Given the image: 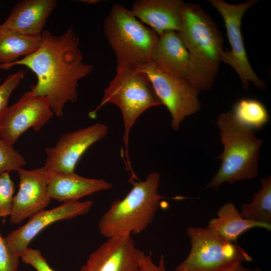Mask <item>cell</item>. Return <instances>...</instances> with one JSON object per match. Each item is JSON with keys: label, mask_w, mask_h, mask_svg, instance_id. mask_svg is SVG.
<instances>
[{"label": "cell", "mask_w": 271, "mask_h": 271, "mask_svg": "<svg viewBox=\"0 0 271 271\" xmlns=\"http://www.w3.org/2000/svg\"><path fill=\"white\" fill-rule=\"evenodd\" d=\"M143 70L157 96L170 112L172 128L177 130L186 116L199 110V91L187 80L162 71L151 60Z\"/></svg>", "instance_id": "obj_9"}, {"label": "cell", "mask_w": 271, "mask_h": 271, "mask_svg": "<svg viewBox=\"0 0 271 271\" xmlns=\"http://www.w3.org/2000/svg\"><path fill=\"white\" fill-rule=\"evenodd\" d=\"M231 111L239 123L251 130L261 128L269 119L268 112L263 104L253 98L239 99L234 104Z\"/></svg>", "instance_id": "obj_22"}, {"label": "cell", "mask_w": 271, "mask_h": 271, "mask_svg": "<svg viewBox=\"0 0 271 271\" xmlns=\"http://www.w3.org/2000/svg\"><path fill=\"white\" fill-rule=\"evenodd\" d=\"M178 33L190 57L187 80L199 92L209 89L224 51L223 37L217 26L199 5L184 3Z\"/></svg>", "instance_id": "obj_2"}, {"label": "cell", "mask_w": 271, "mask_h": 271, "mask_svg": "<svg viewBox=\"0 0 271 271\" xmlns=\"http://www.w3.org/2000/svg\"><path fill=\"white\" fill-rule=\"evenodd\" d=\"M261 189L255 193L252 201L243 204L240 213L245 219L271 224V177L262 178Z\"/></svg>", "instance_id": "obj_21"}, {"label": "cell", "mask_w": 271, "mask_h": 271, "mask_svg": "<svg viewBox=\"0 0 271 271\" xmlns=\"http://www.w3.org/2000/svg\"><path fill=\"white\" fill-rule=\"evenodd\" d=\"M184 2L181 0H137L131 11L159 36L180 29Z\"/></svg>", "instance_id": "obj_15"}, {"label": "cell", "mask_w": 271, "mask_h": 271, "mask_svg": "<svg viewBox=\"0 0 271 271\" xmlns=\"http://www.w3.org/2000/svg\"><path fill=\"white\" fill-rule=\"evenodd\" d=\"M80 1L88 4H95L100 2L99 0H82Z\"/></svg>", "instance_id": "obj_30"}, {"label": "cell", "mask_w": 271, "mask_h": 271, "mask_svg": "<svg viewBox=\"0 0 271 271\" xmlns=\"http://www.w3.org/2000/svg\"><path fill=\"white\" fill-rule=\"evenodd\" d=\"M92 205L91 200L74 201L63 202L51 209H43L32 216L26 223L4 238L7 245L14 255L20 257L31 241L44 228L55 222L85 214Z\"/></svg>", "instance_id": "obj_12"}, {"label": "cell", "mask_w": 271, "mask_h": 271, "mask_svg": "<svg viewBox=\"0 0 271 271\" xmlns=\"http://www.w3.org/2000/svg\"><path fill=\"white\" fill-rule=\"evenodd\" d=\"M25 76L22 70L8 75L0 85V120L8 108V102L13 91L19 86Z\"/></svg>", "instance_id": "obj_25"}, {"label": "cell", "mask_w": 271, "mask_h": 271, "mask_svg": "<svg viewBox=\"0 0 271 271\" xmlns=\"http://www.w3.org/2000/svg\"><path fill=\"white\" fill-rule=\"evenodd\" d=\"M108 131L106 124L97 122L63 134L54 147L46 148L44 166L51 173L75 172L76 164L85 152L104 138Z\"/></svg>", "instance_id": "obj_11"}, {"label": "cell", "mask_w": 271, "mask_h": 271, "mask_svg": "<svg viewBox=\"0 0 271 271\" xmlns=\"http://www.w3.org/2000/svg\"><path fill=\"white\" fill-rule=\"evenodd\" d=\"M26 164L25 158L11 145L0 137V174L18 171Z\"/></svg>", "instance_id": "obj_23"}, {"label": "cell", "mask_w": 271, "mask_h": 271, "mask_svg": "<svg viewBox=\"0 0 271 271\" xmlns=\"http://www.w3.org/2000/svg\"><path fill=\"white\" fill-rule=\"evenodd\" d=\"M103 26L117 65L143 69L148 64L158 35L140 21L131 10L113 5Z\"/></svg>", "instance_id": "obj_6"}, {"label": "cell", "mask_w": 271, "mask_h": 271, "mask_svg": "<svg viewBox=\"0 0 271 271\" xmlns=\"http://www.w3.org/2000/svg\"><path fill=\"white\" fill-rule=\"evenodd\" d=\"M139 250L131 235L107 238L79 271H140Z\"/></svg>", "instance_id": "obj_14"}, {"label": "cell", "mask_w": 271, "mask_h": 271, "mask_svg": "<svg viewBox=\"0 0 271 271\" xmlns=\"http://www.w3.org/2000/svg\"><path fill=\"white\" fill-rule=\"evenodd\" d=\"M151 60L162 71L187 80L190 57L177 32L167 31L158 36L151 53Z\"/></svg>", "instance_id": "obj_17"}, {"label": "cell", "mask_w": 271, "mask_h": 271, "mask_svg": "<svg viewBox=\"0 0 271 271\" xmlns=\"http://www.w3.org/2000/svg\"><path fill=\"white\" fill-rule=\"evenodd\" d=\"M20 259L11 251L0 234V271H18Z\"/></svg>", "instance_id": "obj_27"}, {"label": "cell", "mask_w": 271, "mask_h": 271, "mask_svg": "<svg viewBox=\"0 0 271 271\" xmlns=\"http://www.w3.org/2000/svg\"><path fill=\"white\" fill-rule=\"evenodd\" d=\"M53 115L46 97L35 95L30 90L27 91L15 103L8 107L1 118L0 137L14 145L29 128L39 131Z\"/></svg>", "instance_id": "obj_10"}, {"label": "cell", "mask_w": 271, "mask_h": 271, "mask_svg": "<svg viewBox=\"0 0 271 271\" xmlns=\"http://www.w3.org/2000/svg\"><path fill=\"white\" fill-rule=\"evenodd\" d=\"M222 16L231 49L223 51L221 62L229 65L236 71L244 89L252 82L260 89L265 84L255 73L248 59L241 33L242 20L246 11L257 3L249 0L238 4H230L222 0L208 1Z\"/></svg>", "instance_id": "obj_8"}, {"label": "cell", "mask_w": 271, "mask_h": 271, "mask_svg": "<svg viewBox=\"0 0 271 271\" xmlns=\"http://www.w3.org/2000/svg\"><path fill=\"white\" fill-rule=\"evenodd\" d=\"M206 228L224 240L236 243L239 237L246 231L254 228L270 231L271 224L244 218L233 203L227 202L220 207L217 216L209 221Z\"/></svg>", "instance_id": "obj_19"}, {"label": "cell", "mask_w": 271, "mask_h": 271, "mask_svg": "<svg viewBox=\"0 0 271 271\" xmlns=\"http://www.w3.org/2000/svg\"><path fill=\"white\" fill-rule=\"evenodd\" d=\"M229 271H261L259 267H255L254 268H250L245 266H244L242 264H240L234 268Z\"/></svg>", "instance_id": "obj_29"}, {"label": "cell", "mask_w": 271, "mask_h": 271, "mask_svg": "<svg viewBox=\"0 0 271 271\" xmlns=\"http://www.w3.org/2000/svg\"><path fill=\"white\" fill-rule=\"evenodd\" d=\"M107 103L117 106L121 112L125 156L129 166L128 147L131 129L146 110L163 104L143 69L118 65L115 76L104 90L100 104L89 113V117H95L97 112Z\"/></svg>", "instance_id": "obj_5"}, {"label": "cell", "mask_w": 271, "mask_h": 271, "mask_svg": "<svg viewBox=\"0 0 271 271\" xmlns=\"http://www.w3.org/2000/svg\"><path fill=\"white\" fill-rule=\"evenodd\" d=\"M112 184L102 179L87 178L75 172L52 173L48 191L51 199L59 202L78 201L82 197L112 188Z\"/></svg>", "instance_id": "obj_18"}, {"label": "cell", "mask_w": 271, "mask_h": 271, "mask_svg": "<svg viewBox=\"0 0 271 271\" xmlns=\"http://www.w3.org/2000/svg\"><path fill=\"white\" fill-rule=\"evenodd\" d=\"M217 125L224 148L218 158L221 165L206 188L217 190L224 182L232 184L256 177L262 141L255 136L252 130L239 123L231 111L219 115Z\"/></svg>", "instance_id": "obj_4"}, {"label": "cell", "mask_w": 271, "mask_h": 271, "mask_svg": "<svg viewBox=\"0 0 271 271\" xmlns=\"http://www.w3.org/2000/svg\"><path fill=\"white\" fill-rule=\"evenodd\" d=\"M186 233L191 249L176 271H229L252 260L236 243L224 240L206 227L189 226Z\"/></svg>", "instance_id": "obj_7"}, {"label": "cell", "mask_w": 271, "mask_h": 271, "mask_svg": "<svg viewBox=\"0 0 271 271\" xmlns=\"http://www.w3.org/2000/svg\"><path fill=\"white\" fill-rule=\"evenodd\" d=\"M18 65L26 66L35 74L37 83L30 91L46 97L57 117L63 115L68 102L77 101L79 81L93 69L92 65L83 62L80 38L72 27L59 35L44 30L37 50L14 62L0 65V70Z\"/></svg>", "instance_id": "obj_1"}, {"label": "cell", "mask_w": 271, "mask_h": 271, "mask_svg": "<svg viewBox=\"0 0 271 271\" xmlns=\"http://www.w3.org/2000/svg\"><path fill=\"white\" fill-rule=\"evenodd\" d=\"M160 175L150 173L144 181H132V187L121 199H115L102 216L98 227L107 238L139 233L153 221L163 197L159 193Z\"/></svg>", "instance_id": "obj_3"}, {"label": "cell", "mask_w": 271, "mask_h": 271, "mask_svg": "<svg viewBox=\"0 0 271 271\" xmlns=\"http://www.w3.org/2000/svg\"><path fill=\"white\" fill-rule=\"evenodd\" d=\"M20 259L37 271H55L49 265L39 249L27 247L21 254Z\"/></svg>", "instance_id": "obj_26"}, {"label": "cell", "mask_w": 271, "mask_h": 271, "mask_svg": "<svg viewBox=\"0 0 271 271\" xmlns=\"http://www.w3.org/2000/svg\"><path fill=\"white\" fill-rule=\"evenodd\" d=\"M1 4H0V14H1Z\"/></svg>", "instance_id": "obj_31"}, {"label": "cell", "mask_w": 271, "mask_h": 271, "mask_svg": "<svg viewBox=\"0 0 271 271\" xmlns=\"http://www.w3.org/2000/svg\"><path fill=\"white\" fill-rule=\"evenodd\" d=\"M57 4L56 0L21 1L14 6L0 28L27 35H41Z\"/></svg>", "instance_id": "obj_16"}, {"label": "cell", "mask_w": 271, "mask_h": 271, "mask_svg": "<svg viewBox=\"0 0 271 271\" xmlns=\"http://www.w3.org/2000/svg\"><path fill=\"white\" fill-rule=\"evenodd\" d=\"M41 35H30L0 28V65L14 62L27 56L39 48Z\"/></svg>", "instance_id": "obj_20"}, {"label": "cell", "mask_w": 271, "mask_h": 271, "mask_svg": "<svg viewBox=\"0 0 271 271\" xmlns=\"http://www.w3.org/2000/svg\"><path fill=\"white\" fill-rule=\"evenodd\" d=\"M14 192L15 185L9 172L0 174V218L10 216Z\"/></svg>", "instance_id": "obj_24"}, {"label": "cell", "mask_w": 271, "mask_h": 271, "mask_svg": "<svg viewBox=\"0 0 271 271\" xmlns=\"http://www.w3.org/2000/svg\"><path fill=\"white\" fill-rule=\"evenodd\" d=\"M17 172L19 188L14 196L10 215V221L13 224H19L44 209L51 199L48 191L51 173L47 167L32 170L21 168Z\"/></svg>", "instance_id": "obj_13"}, {"label": "cell", "mask_w": 271, "mask_h": 271, "mask_svg": "<svg viewBox=\"0 0 271 271\" xmlns=\"http://www.w3.org/2000/svg\"><path fill=\"white\" fill-rule=\"evenodd\" d=\"M138 261L140 271H166L163 255L161 256L158 263L156 264L153 260L151 252L146 254L139 249Z\"/></svg>", "instance_id": "obj_28"}]
</instances>
